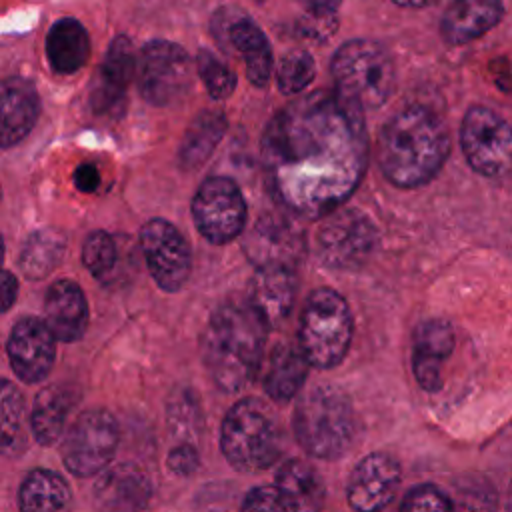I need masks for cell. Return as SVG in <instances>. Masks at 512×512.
I'll use <instances>...</instances> for the list:
<instances>
[{"label": "cell", "mask_w": 512, "mask_h": 512, "mask_svg": "<svg viewBox=\"0 0 512 512\" xmlns=\"http://www.w3.org/2000/svg\"><path fill=\"white\" fill-rule=\"evenodd\" d=\"M316 78V64L306 50H290L282 56L276 68V84L284 94L306 90Z\"/></svg>", "instance_id": "34"}, {"label": "cell", "mask_w": 512, "mask_h": 512, "mask_svg": "<svg viewBox=\"0 0 512 512\" xmlns=\"http://www.w3.org/2000/svg\"><path fill=\"white\" fill-rule=\"evenodd\" d=\"M70 488L52 470H32L20 486V512H66Z\"/></svg>", "instance_id": "28"}, {"label": "cell", "mask_w": 512, "mask_h": 512, "mask_svg": "<svg viewBox=\"0 0 512 512\" xmlns=\"http://www.w3.org/2000/svg\"><path fill=\"white\" fill-rule=\"evenodd\" d=\"M168 422L172 428V434H176L182 444H192V438L200 434V412L194 400L190 398H174L170 402Z\"/></svg>", "instance_id": "36"}, {"label": "cell", "mask_w": 512, "mask_h": 512, "mask_svg": "<svg viewBox=\"0 0 512 512\" xmlns=\"http://www.w3.org/2000/svg\"><path fill=\"white\" fill-rule=\"evenodd\" d=\"M82 262L94 278L106 282L118 266V248L114 238L104 230L90 232L82 246Z\"/></svg>", "instance_id": "33"}, {"label": "cell", "mask_w": 512, "mask_h": 512, "mask_svg": "<svg viewBox=\"0 0 512 512\" xmlns=\"http://www.w3.org/2000/svg\"><path fill=\"white\" fill-rule=\"evenodd\" d=\"M150 500V482L134 464L104 468L94 484V504L100 512H142Z\"/></svg>", "instance_id": "17"}, {"label": "cell", "mask_w": 512, "mask_h": 512, "mask_svg": "<svg viewBox=\"0 0 512 512\" xmlns=\"http://www.w3.org/2000/svg\"><path fill=\"white\" fill-rule=\"evenodd\" d=\"M392 2L398 4V6H404V8H424V6H430L436 0H392Z\"/></svg>", "instance_id": "44"}, {"label": "cell", "mask_w": 512, "mask_h": 512, "mask_svg": "<svg viewBox=\"0 0 512 512\" xmlns=\"http://www.w3.org/2000/svg\"><path fill=\"white\" fill-rule=\"evenodd\" d=\"M296 296V274L294 266L270 264L258 266L250 282L248 302L258 310V314L270 324L284 320L294 304Z\"/></svg>", "instance_id": "18"}, {"label": "cell", "mask_w": 512, "mask_h": 512, "mask_svg": "<svg viewBox=\"0 0 512 512\" xmlns=\"http://www.w3.org/2000/svg\"><path fill=\"white\" fill-rule=\"evenodd\" d=\"M400 512H454L450 498L432 484L412 488L400 506Z\"/></svg>", "instance_id": "37"}, {"label": "cell", "mask_w": 512, "mask_h": 512, "mask_svg": "<svg viewBox=\"0 0 512 512\" xmlns=\"http://www.w3.org/2000/svg\"><path fill=\"white\" fill-rule=\"evenodd\" d=\"M306 12H336L342 0H298Z\"/></svg>", "instance_id": "43"}, {"label": "cell", "mask_w": 512, "mask_h": 512, "mask_svg": "<svg viewBox=\"0 0 512 512\" xmlns=\"http://www.w3.org/2000/svg\"><path fill=\"white\" fill-rule=\"evenodd\" d=\"M90 56V38L76 18H58L46 34V58L54 72L74 74Z\"/></svg>", "instance_id": "24"}, {"label": "cell", "mask_w": 512, "mask_h": 512, "mask_svg": "<svg viewBox=\"0 0 512 512\" xmlns=\"http://www.w3.org/2000/svg\"><path fill=\"white\" fill-rule=\"evenodd\" d=\"M44 322L62 342L84 336L88 326V302L82 288L72 280H56L44 298Z\"/></svg>", "instance_id": "19"}, {"label": "cell", "mask_w": 512, "mask_h": 512, "mask_svg": "<svg viewBox=\"0 0 512 512\" xmlns=\"http://www.w3.org/2000/svg\"><path fill=\"white\" fill-rule=\"evenodd\" d=\"M460 146L474 172L486 178L512 174V126L486 106H472L462 118Z\"/></svg>", "instance_id": "8"}, {"label": "cell", "mask_w": 512, "mask_h": 512, "mask_svg": "<svg viewBox=\"0 0 512 512\" xmlns=\"http://www.w3.org/2000/svg\"><path fill=\"white\" fill-rule=\"evenodd\" d=\"M298 336L312 366L340 364L352 340V314L346 300L332 288H316L304 304Z\"/></svg>", "instance_id": "7"}, {"label": "cell", "mask_w": 512, "mask_h": 512, "mask_svg": "<svg viewBox=\"0 0 512 512\" xmlns=\"http://www.w3.org/2000/svg\"><path fill=\"white\" fill-rule=\"evenodd\" d=\"M196 70H198V76L204 82L208 94L214 100H224L234 92V88H236L234 70L224 60H220L216 54H212L210 50H200L196 54Z\"/></svg>", "instance_id": "35"}, {"label": "cell", "mask_w": 512, "mask_h": 512, "mask_svg": "<svg viewBox=\"0 0 512 512\" xmlns=\"http://www.w3.org/2000/svg\"><path fill=\"white\" fill-rule=\"evenodd\" d=\"M0 414H2V448L6 454L22 452L26 446L24 434V396L22 392L8 380L2 382L0 394Z\"/></svg>", "instance_id": "31"}, {"label": "cell", "mask_w": 512, "mask_h": 512, "mask_svg": "<svg viewBox=\"0 0 512 512\" xmlns=\"http://www.w3.org/2000/svg\"><path fill=\"white\" fill-rule=\"evenodd\" d=\"M510 508H512V488H510Z\"/></svg>", "instance_id": "45"}, {"label": "cell", "mask_w": 512, "mask_h": 512, "mask_svg": "<svg viewBox=\"0 0 512 512\" xmlns=\"http://www.w3.org/2000/svg\"><path fill=\"white\" fill-rule=\"evenodd\" d=\"M140 248L154 282L166 290H180L192 270V254L182 232L162 218L148 220L140 230Z\"/></svg>", "instance_id": "13"}, {"label": "cell", "mask_w": 512, "mask_h": 512, "mask_svg": "<svg viewBox=\"0 0 512 512\" xmlns=\"http://www.w3.org/2000/svg\"><path fill=\"white\" fill-rule=\"evenodd\" d=\"M318 258L332 268L350 270L368 260L376 246L372 220L356 208H336L326 214L314 236Z\"/></svg>", "instance_id": "10"}, {"label": "cell", "mask_w": 512, "mask_h": 512, "mask_svg": "<svg viewBox=\"0 0 512 512\" xmlns=\"http://www.w3.org/2000/svg\"><path fill=\"white\" fill-rule=\"evenodd\" d=\"M222 452L240 472L270 468L282 448L276 414L258 398H244L230 408L222 422Z\"/></svg>", "instance_id": "5"}, {"label": "cell", "mask_w": 512, "mask_h": 512, "mask_svg": "<svg viewBox=\"0 0 512 512\" xmlns=\"http://www.w3.org/2000/svg\"><path fill=\"white\" fill-rule=\"evenodd\" d=\"M332 76L336 90L360 106L374 110L394 92L396 70L388 50L366 38L344 42L332 58Z\"/></svg>", "instance_id": "6"}, {"label": "cell", "mask_w": 512, "mask_h": 512, "mask_svg": "<svg viewBox=\"0 0 512 512\" xmlns=\"http://www.w3.org/2000/svg\"><path fill=\"white\" fill-rule=\"evenodd\" d=\"M6 348L14 374L24 382H40L54 364L56 336L44 320L26 316L14 324Z\"/></svg>", "instance_id": "14"}, {"label": "cell", "mask_w": 512, "mask_h": 512, "mask_svg": "<svg viewBox=\"0 0 512 512\" xmlns=\"http://www.w3.org/2000/svg\"><path fill=\"white\" fill-rule=\"evenodd\" d=\"M74 184L80 192H94L100 186V172L92 164H82L74 172Z\"/></svg>", "instance_id": "41"}, {"label": "cell", "mask_w": 512, "mask_h": 512, "mask_svg": "<svg viewBox=\"0 0 512 512\" xmlns=\"http://www.w3.org/2000/svg\"><path fill=\"white\" fill-rule=\"evenodd\" d=\"M302 248L304 242L300 232L290 222L280 218H262L258 224H254L246 240V252L256 266H294L302 256Z\"/></svg>", "instance_id": "21"}, {"label": "cell", "mask_w": 512, "mask_h": 512, "mask_svg": "<svg viewBox=\"0 0 512 512\" xmlns=\"http://www.w3.org/2000/svg\"><path fill=\"white\" fill-rule=\"evenodd\" d=\"M18 294V282L10 270L2 272V310L8 312Z\"/></svg>", "instance_id": "42"}, {"label": "cell", "mask_w": 512, "mask_h": 512, "mask_svg": "<svg viewBox=\"0 0 512 512\" xmlns=\"http://www.w3.org/2000/svg\"><path fill=\"white\" fill-rule=\"evenodd\" d=\"M70 404V396L60 386H46L38 392L30 414V430L36 442L52 444L58 440L68 418Z\"/></svg>", "instance_id": "30"}, {"label": "cell", "mask_w": 512, "mask_h": 512, "mask_svg": "<svg viewBox=\"0 0 512 512\" xmlns=\"http://www.w3.org/2000/svg\"><path fill=\"white\" fill-rule=\"evenodd\" d=\"M268 322L246 302L222 304L204 332V362L212 380L226 392L244 388L260 368Z\"/></svg>", "instance_id": "3"}, {"label": "cell", "mask_w": 512, "mask_h": 512, "mask_svg": "<svg viewBox=\"0 0 512 512\" xmlns=\"http://www.w3.org/2000/svg\"><path fill=\"white\" fill-rule=\"evenodd\" d=\"M134 72H138V56L134 52L132 40L128 36L114 38L96 76L126 90Z\"/></svg>", "instance_id": "32"}, {"label": "cell", "mask_w": 512, "mask_h": 512, "mask_svg": "<svg viewBox=\"0 0 512 512\" xmlns=\"http://www.w3.org/2000/svg\"><path fill=\"white\" fill-rule=\"evenodd\" d=\"M338 26V18L336 12H306V18H302V22L298 24L300 32L304 36H312V38H328Z\"/></svg>", "instance_id": "39"}, {"label": "cell", "mask_w": 512, "mask_h": 512, "mask_svg": "<svg viewBox=\"0 0 512 512\" xmlns=\"http://www.w3.org/2000/svg\"><path fill=\"white\" fill-rule=\"evenodd\" d=\"M294 434L314 458L342 456L354 436V416L346 394L334 386L310 388L296 404Z\"/></svg>", "instance_id": "4"}, {"label": "cell", "mask_w": 512, "mask_h": 512, "mask_svg": "<svg viewBox=\"0 0 512 512\" xmlns=\"http://www.w3.org/2000/svg\"><path fill=\"white\" fill-rule=\"evenodd\" d=\"M400 484L398 462L382 452L362 458L348 480V502L356 512H378L390 504Z\"/></svg>", "instance_id": "15"}, {"label": "cell", "mask_w": 512, "mask_h": 512, "mask_svg": "<svg viewBox=\"0 0 512 512\" xmlns=\"http://www.w3.org/2000/svg\"><path fill=\"white\" fill-rule=\"evenodd\" d=\"M450 154V136L440 116L424 104H408L384 124L378 140L382 174L398 188L430 182Z\"/></svg>", "instance_id": "2"}, {"label": "cell", "mask_w": 512, "mask_h": 512, "mask_svg": "<svg viewBox=\"0 0 512 512\" xmlns=\"http://www.w3.org/2000/svg\"><path fill=\"white\" fill-rule=\"evenodd\" d=\"M276 488L294 512H320L324 506V482L320 474L302 460H288L280 466Z\"/></svg>", "instance_id": "25"}, {"label": "cell", "mask_w": 512, "mask_h": 512, "mask_svg": "<svg viewBox=\"0 0 512 512\" xmlns=\"http://www.w3.org/2000/svg\"><path fill=\"white\" fill-rule=\"evenodd\" d=\"M190 208L196 230L212 244H228L244 232L246 200L232 178H206L198 186Z\"/></svg>", "instance_id": "11"}, {"label": "cell", "mask_w": 512, "mask_h": 512, "mask_svg": "<svg viewBox=\"0 0 512 512\" xmlns=\"http://www.w3.org/2000/svg\"><path fill=\"white\" fill-rule=\"evenodd\" d=\"M226 132V116L218 110L200 112L188 126L178 148V162L186 170L202 166Z\"/></svg>", "instance_id": "27"}, {"label": "cell", "mask_w": 512, "mask_h": 512, "mask_svg": "<svg viewBox=\"0 0 512 512\" xmlns=\"http://www.w3.org/2000/svg\"><path fill=\"white\" fill-rule=\"evenodd\" d=\"M66 252V236L54 228L32 232L22 244L18 264L26 278L42 280L56 270Z\"/></svg>", "instance_id": "29"}, {"label": "cell", "mask_w": 512, "mask_h": 512, "mask_svg": "<svg viewBox=\"0 0 512 512\" xmlns=\"http://www.w3.org/2000/svg\"><path fill=\"white\" fill-rule=\"evenodd\" d=\"M116 444V418L108 410H86L70 424L64 436V466L76 476H92L96 472H102L112 460Z\"/></svg>", "instance_id": "12"}, {"label": "cell", "mask_w": 512, "mask_h": 512, "mask_svg": "<svg viewBox=\"0 0 512 512\" xmlns=\"http://www.w3.org/2000/svg\"><path fill=\"white\" fill-rule=\"evenodd\" d=\"M504 16L502 0H454L440 22L448 44H468L492 30Z\"/></svg>", "instance_id": "23"}, {"label": "cell", "mask_w": 512, "mask_h": 512, "mask_svg": "<svg viewBox=\"0 0 512 512\" xmlns=\"http://www.w3.org/2000/svg\"><path fill=\"white\" fill-rule=\"evenodd\" d=\"M260 152L278 202L294 214L324 218L364 176V110L338 90L300 96L268 122Z\"/></svg>", "instance_id": "1"}, {"label": "cell", "mask_w": 512, "mask_h": 512, "mask_svg": "<svg viewBox=\"0 0 512 512\" xmlns=\"http://www.w3.org/2000/svg\"><path fill=\"white\" fill-rule=\"evenodd\" d=\"M454 348L452 326L444 320H426L416 328L412 366L418 384L424 390H438L442 382V364Z\"/></svg>", "instance_id": "22"}, {"label": "cell", "mask_w": 512, "mask_h": 512, "mask_svg": "<svg viewBox=\"0 0 512 512\" xmlns=\"http://www.w3.org/2000/svg\"><path fill=\"white\" fill-rule=\"evenodd\" d=\"M0 110V142L2 148H10L24 140L38 120L40 98L36 86L22 76L6 78L2 82Z\"/></svg>", "instance_id": "20"}, {"label": "cell", "mask_w": 512, "mask_h": 512, "mask_svg": "<svg viewBox=\"0 0 512 512\" xmlns=\"http://www.w3.org/2000/svg\"><path fill=\"white\" fill-rule=\"evenodd\" d=\"M136 78L146 102L170 106L182 100L192 84V60L182 46L156 38L142 46Z\"/></svg>", "instance_id": "9"}, {"label": "cell", "mask_w": 512, "mask_h": 512, "mask_svg": "<svg viewBox=\"0 0 512 512\" xmlns=\"http://www.w3.org/2000/svg\"><path fill=\"white\" fill-rule=\"evenodd\" d=\"M242 512H294V508L282 498L276 486H260L246 496Z\"/></svg>", "instance_id": "38"}, {"label": "cell", "mask_w": 512, "mask_h": 512, "mask_svg": "<svg viewBox=\"0 0 512 512\" xmlns=\"http://www.w3.org/2000/svg\"><path fill=\"white\" fill-rule=\"evenodd\" d=\"M222 34H218L226 46L238 52L246 66V76L256 88H264L272 76V48L260 26L244 16L232 12H220Z\"/></svg>", "instance_id": "16"}, {"label": "cell", "mask_w": 512, "mask_h": 512, "mask_svg": "<svg viewBox=\"0 0 512 512\" xmlns=\"http://www.w3.org/2000/svg\"><path fill=\"white\" fill-rule=\"evenodd\" d=\"M308 360L300 346L290 342L278 344L270 356L268 370L264 376V388L274 400L292 398L306 380Z\"/></svg>", "instance_id": "26"}, {"label": "cell", "mask_w": 512, "mask_h": 512, "mask_svg": "<svg viewBox=\"0 0 512 512\" xmlns=\"http://www.w3.org/2000/svg\"><path fill=\"white\" fill-rule=\"evenodd\" d=\"M168 466L174 474L188 476L198 468V454L192 444H180L168 454Z\"/></svg>", "instance_id": "40"}]
</instances>
